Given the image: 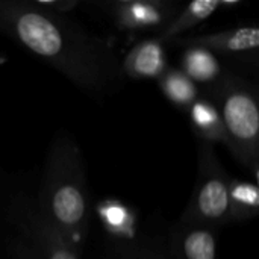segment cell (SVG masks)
<instances>
[{
	"label": "cell",
	"instance_id": "6da1fadb",
	"mask_svg": "<svg viewBox=\"0 0 259 259\" xmlns=\"http://www.w3.org/2000/svg\"><path fill=\"white\" fill-rule=\"evenodd\" d=\"M0 32L88 93L103 94L120 82L121 65L106 41L35 0H0Z\"/></svg>",
	"mask_w": 259,
	"mask_h": 259
},
{
	"label": "cell",
	"instance_id": "7a4b0ae2",
	"mask_svg": "<svg viewBox=\"0 0 259 259\" xmlns=\"http://www.w3.org/2000/svg\"><path fill=\"white\" fill-rule=\"evenodd\" d=\"M36 209L80 252L90 225V196L82 152L67 135L50 146Z\"/></svg>",
	"mask_w": 259,
	"mask_h": 259
},
{
	"label": "cell",
	"instance_id": "3957f363",
	"mask_svg": "<svg viewBox=\"0 0 259 259\" xmlns=\"http://www.w3.org/2000/svg\"><path fill=\"white\" fill-rule=\"evenodd\" d=\"M223 120L228 149L258 181L259 170V106L258 96L250 82L226 73L212 88L205 90Z\"/></svg>",
	"mask_w": 259,
	"mask_h": 259
},
{
	"label": "cell",
	"instance_id": "277c9868",
	"mask_svg": "<svg viewBox=\"0 0 259 259\" xmlns=\"http://www.w3.org/2000/svg\"><path fill=\"white\" fill-rule=\"evenodd\" d=\"M229 179L214 146L199 141L197 181L181 222L215 229L226 225Z\"/></svg>",
	"mask_w": 259,
	"mask_h": 259
},
{
	"label": "cell",
	"instance_id": "5b68a950",
	"mask_svg": "<svg viewBox=\"0 0 259 259\" xmlns=\"http://www.w3.org/2000/svg\"><path fill=\"white\" fill-rule=\"evenodd\" d=\"M14 211L17 226L27 243L23 246L29 259H80V252L46 222L35 205L17 203Z\"/></svg>",
	"mask_w": 259,
	"mask_h": 259
},
{
	"label": "cell",
	"instance_id": "8992f818",
	"mask_svg": "<svg viewBox=\"0 0 259 259\" xmlns=\"http://www.w3.org/2000/svg\"><path fill=\"white\" fill-rule=\"evenodd\" d=\"M114 26L124 32H161L178 14L171 0H111L105 3Z\"/></svg>",
	"mask_w": 259,
	"mask_h": 259
},
{
	"label": "cell",
	"instance_id": "52a82bcc",
	"mask_svg": "<svg viewBox=\"0 0 259 259\" xmlns=\"http://www.w3.org/2000/svg\"><path fill=\"white\" fill-rule=\"evenodd\" d=\"M170 44L178 47H202L214 55H225L234 58H244L252 53H256L259 47V29L256 26H240L235 29L196 35V36H182Z\"/></svg>",
	"mask_w": 259,
	"mask_h": 259
},
{
	"label": "cell",
	"instance_id": "ba28073f",
	"mask_svg": "<svg viewBox=\"0 0 259 259\" xmlns=\"http://www.w3.org/2000/svg\"><path fill=\"white\" fill-rule=\"evenodd\" d=\"M217 231L181 222L170 232L165 259H217Z\"/></svg>",
	"mask_w": 259,
	"mask_h": 259
},
{
	"label": "cell",
	"instance_id": "9c48e42d",
	"mask_svg": "<svg viewBox=\"0 0 259 259\" xmlns=\"http://www.w3.org/2000/svg\"><path fill=\"white\" fill-rule=\"evenodd\" d=\"M120 65L131 79H158L170 67L165 44L156 38L144 39L129 50Z\"/></svg>",
	"mask_w": 259,
	"mask_h": 259
},
{
	"label": "cell",
	"instance_id": "30bf717a",
	"mask_svg": "<svg viewBox=\"0 0 259 259\" xmlns=\"http://www.w3.org/2000/svg\"><path fill=\"white\" fill-rule=\"evenodd\" d=\"M96 212L102 228L114 240V243L118 244V247L137 243L138 215L132 206L117 199H106L97 203Z\"/></svg>",
	"mask_w": 259,
	"mask_h": 259
},
{
	"label": "cell",
	"instance_id": "8fae6325",
	"mask_svg": "<svg viewBox=\"0 0 259 259\" xmlns=\"http://www.w3.org/2000/svg\"><path fill=\"white\" fill-rule=\"evenodd\" d=\"M181 70L188 76L197 87L202 85L205 90L212 88L219 83L228 71L219 61L217 55L202 47H185L181 56Z\"/></svg>",
	"mask_w": 259,
	"mask_h": 259
},
{
	"label": "cell",
	"instance_id": "7c38bea8",
	"mask_svg": "<svg viewBox=\"0 0 259 259\" xmlns=\"http://www.w3.org/2000/svg\"><path fill=\"white\" fill-rule=\"evenodd\" d=\"M187 111H188L190 124L200 143H206L211 146L214 144L228 146V137H226L222 115L215 103L209 97L202 94Z\"/></svg>",
	"mask_w": 259,
	"mask_h": 259
},
{
	"label": "cell",
	"instance_id": "4fadbf2b",
	"mask_svg": "<svg viewBox=\"0 0 259 259\" xmlns=\"http://www.w3.org/2000/svg\"><path fill=\"white\" fill-rule=\"evenodd\" d=\"M219 8H222L220 0H194L188 3L182 11H178V14L167 23V26L161 32L156 33L155 38L159 39L162 44H170L171 41L182 38L187 30L205 21Z\"/></svg>",
	"mask_w": 259,
	"mask_h": 259
},
{
	"label": "cell",
	"instance_id": "5bb4252c",
	"mask_svg": "<svg viewBox=\"0 0 259 259\" xmlns=\"http://www.w3.org/2000/svg\"><path fill=\"white\" fill-rule=\"evenodd\" d=\"M259 212L258 185L252 181L231 178L228 187L226 225L253 220Z\"/></svg>",
	"mask_w": 259,
	"mask_h": 259
},
{
	"label": "cell",
	"instance_id": "9a60e30c",
	"mask_svg": "<svg viewBox=\"0 0 259 259\" xmlns=\"http://www.w3.org/2000/svg\"><path fill=\"white\" fill-rule=\"evenodd\" d=\"M156 80L164 97L179 109H188L202 96L200 87L185 76L181 68L168 67Z\"/></svg>",
	"mask_w": 259,
	"mask_h": 259
},
{
	"label": "cell",
	"instance_id": "2e32d148",
	"mask_svg": "<svg viewBox=\"0 0 259 259\" xmlns=\"http://www.w3.org/2000/svg\"><path fill=\"white\" fill-rule=\"evenodd\" d=\"M118 252H120V259H165L164 255L158 253L156 250L147 246H141L138 243L118 247Z\"/></svg>",
	"mask_w": 259,
	"mask_h": 259
},
{
	"label": "cell",
	"instance_id": "e0dca14e",
	"mask_svg": "<svg viewBox=\"0 0 259 259\" xmlns=\"http://www.w3.org/2000/svg\"><path fill=\"white\" fill-rule=\"evenodd\" d=\"M35 3L46 11L61 14V15L71 12L73 9H76L80 5L79 0H35Z\"/></svg>",
	"mask_w": 259,
	"mask_h": 259
},
{
	"label": "cell",
	"instance_id": "ac0fdd59",
	"mask_svg": "<svg viewBox=\"0 0 259 259\" xmlns=\"http://www.w3.org/2000/svg\"><path fill=\"white\" fill-rule=\"evenodd\" d=\"M14 259H29L27 256V252L24 249V246L21 243L15 244V249H14Z\"/></svg>",
	"mask_w": 259,
	"mask_h": 259
}]
</instances>
